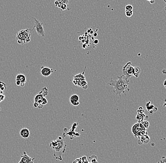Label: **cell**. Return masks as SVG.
<instances>
[{
  "label": "cell",
  "mask_w": 166,
  "mask_h": 163,
  "mask_svg": "<svg viewBox=\"0 0 166 163\" xmlns=\"http://www.w3.org/2000/svg\"><path fill=\"white\" fill-rule=\"evenodd\" d=\"M50 146L53 151V156L56 159L62 161V155L65 153L67 148L65 140L62 137H59L56 140L51 141Z\"/></svg>",
  "instance_id": "cell-1"
},
{
  "label": "cell",
  "mask_w": 166,
  "mask_h": 163,
  "mask_svg": "<svg viewBox=\"0 0 166 163\" xmlns=\"http://www.w3.org/2000/svg\"><path fill=\"white\" fill-rule=\"evenodd\" d=\"M123 75L120 76H117V80H113V79L111 78L109 83L110 86L114 87L113 92L115 94L119 95V97H121L122 94H125L126 90H127V91H129L128 89L129 81L127 79H123Z\"/></svg>",
  "instance_id": "cell-2"
},
{
  "label": "cell",
  "mask_w": 166,
  "mask_h": 163,
  "mask_svg": "<svg viewBox=\"0 0 166 163\" xmlns=\"http://www.w3.org/2000/svg\"><path fill=\"white\" fill-rule=\"evenodd\" d=\"M31 34L29 29L22 30L17 34L16 39L20 44H24L30 41Z\"/></svg>",
  "instance_id": "cell-3"
},
{
  "label": "cell",
  "mask_w": 166,
  "mask_h": 163,
  "mask_svg": "<svg viewBox=\"0 0 166 163\" xmlns=\"http://www.w3.org/2000/svg\"><path fill=\"white\" fill-rule=\"evenodd\" d=\"M132 132L134 137L138 139L143 135L147 134L146 129L143 126L141 123L134 124L132 128Z\"/></svg>",
  "instance_id": "cell-4"
},
{
  "label": "cell",
  "mask_w": 166,
  "mask_h": 163,
  "mask_svg": "<svg viewBox=\"0 0 166 163\" xmlns=\"http://www.w3.org/2000/svg\"><path fill=\"white\" fill-rule=\"evenodd\" d=\"M34 20V26L32 30L34 29L36 30V32L38 35L41 37H44L45 36V31L43 26V23L39 21V20H36L35 18H31L29 20Z\"/></svg>",
  "instance_id": "cell-5"
},
{
  "label": "cell",
  "mask_w": 166,
  "mask_h": 163,
  "mask_svg": "<svg viewBox=\"0 0 166 163\" xmlns=\"http://www.w3.org/2000/svg\"><path fill=\"white\" fill-rule=\"evenodd\" d=\"M122 71L124 76H126V79L127 80H129V79L133 76L134 69V67L132 64V62H127L126 65L124 66V67L122 69Z\"/></svg>",
  "instance_id": "cell-6"
},
{
  "label": "cell",
  "mask_w": 166,
  "mask_h": 163,
  "mask_svg": "<svg viewBox=\"0 0 166 163\" xmlns=\"http://www.w3.org/2000/svg\"><path fill=\"white\" fill-rule=\"evenodd\" d=\"M35 158H32L29 156L26 152L24 151L23 154L21 156V159L18 163H34Z\"/></svg>",
  "instance_id": "cell-7"
},
{
  "label": "cell",
  "mask_w": 166,
  "mask_h": 163,
  "mask_svg": "<svg viewBox=\"0 0 166 163\" xmlns=\"http://www.w3.org/2000/svg\"><path fill=\"white\" fill-rule=\"evenodd\" d=\"M48 94V90L46 87H43L42 91L39 92V93L36 95L34 99V102H38L44 98Z\"/></svg>",
  "instance_id": "cell-8"
},
{
  "label": "cell",
  "mask_w": 166,
  "mask_h": 163,
  "mask_svg": "<svg viewBox=\"0 0 166 163\" xmlns=\"http://www.w3.org/2000/svg\"><path fill=\"white\" fill-rule=\"evenodd\" d=\"M73 83L76 85H77L79 87H81L82 88H84L85 89H86L88 87L87 83L86 81V80L74 79V80L73 81Z\"/></svg>",
  "instance_id": "cell-9"
},
{
  "label": "cell",
  "mask_w": 166,
  "mask_h": 163,
  "mask_svg": "<svg viewBox=\"0 0 166 163\" xmlns=\"http://www.w3.org/2000/svg\"><path fill=\"white\" fill-rule=\"evenodd\" d=\"M53 72V70L52 69L44 66H42L41 68V74L43 76L48 77L51 75Z\"/></svg>",
  "instance_id": "cell-10"
},
{
  "label": "cell",
  "mask_w": 166,
  "mask_h": 163,
  "mask_svg": "<svg viewBox=\"0 0 166 163\" xmlns=\"http://www.w3.org/2000/svg\"><path fill=\"white\" fill-rule=\"evenodd\" d=\"M20 134L22 138L25 139H27L30 136V132L28 128H23L20 131Z\"/></svg>",
  "instance_id": "cell-11"
},
{
  "label": "cell",
  "mask_w": 166,
  "mask_h": 163,
  "mask_svg": "<svg viewBox=\"0 0 166 163\" xmlns=\"http://www.w3.org/2000/svg\"><path fill=\"white\" fill-rule=\"evenodd\" d=\"M79 97L78 95L77 94H74L72 95L70 98V102L71 103L73 106H78L80 103H79Z\"/></svg>",
  "instance_id": "cell-12"
},
{
  "label": "cell",
  "mask_w": 166,
  "mask_h": 163,
  "mask_svg": "<svg viewBox=\"0 0 166 163\" xmlns=\"http://www.w3.org/2000/svg\"><path fill=\"white\" fill-rule=\"evenodd\" d=\"M16 80H19L21 83V87L24 86L26 81V77L25 75H24L22 74H20L17 75Z\"/></svg>",
  "instance_id": "cell-13"
},
{
  "label": "cell",
  "mask_w": 166,
  "mask_h": 163,
  "mask_svg": "<svg viewBox=\"0 0 166 163\" xmlns=\"http://www.w3.org/2000/svg\"><path fill=\"white\" fill-rule=\"evenodd\" d=\"M149 141H150V138L149 137V136L147 134H144L140 137L139 139L138 142L140 141L141 142L140 145H141L142 144L147 143L149 142Z\"/></svg>",
  "instance_id": "cell-14"
},
{
  "label": "cell",
  "mask_w": 166,
  "mask_h": 163,
  "mask_svg": "<svg viewBox=\"0 0 166 163\" xmlns=\"http://www.w3.org/2000/svg\"><path fill=\"white\" fill-rule=\"evenodd\" d=\"M69 3V0H55L54 4L56 6L60 8V7L63 4H65L68 5Z\"/></svg>",
  "instance_id": "cell-15"
},
{
  "label": "cell",
  "mask_w": 166,
  "mask_h": 163,
  "mask_svg": "<svg viewBox=\"0 0 166 163\" xmlns=\"http://www.w3.org/2000/svg\"><path fill=\"white\" fill-rule=\"evenodd\" d=\"M86 69V67L85 68V69H84V71H83V73H80V74H78L77 75H75L73 76L74 79H82V80H85V69Z\"/></svg>",
  "instance_id": "cell-16"
},
{
  "label": "cell",
  "mask_w": 166,
  "mask_h": 163,
  "mask_svg": "<svg viewBox=\"0 0 166 163\" xmlns=\"http://www.w3.org/2000/svg\"><path fill=\"white\" fill-rule=\"evenodd\" d=\"M134 72L133 76H135L136 78H137L139 76L141 72V69L139 67L135 66L134 67Z\"/></svg>",
  "instance_id": "cell-17"
},
{
  "label": "cell",
  "mask_w": 166,
  "mask_h": 163,
  "mask_svg": "<svg viewBox=\"0 0 166 163\" xmlns=\"http://www.w3.org/2000/svg\"><path fill=\"white\" fill-rule=\"evenodd\" d=\"M37 102L38 103L39 105H41L43 106V105L47 104L48 103V101H47V100L44 97V98H43L42 100H41V101H38V102Z\"/></svg>",
  "instance_id": "cell-18"
},
{
  "label": "cell",
  "mask_w": 166,
  "mask_h": 163,
  "mask_svg": "<svg viewBox=\"0 0 166 163\" xmlns=\"http://www.w3.org/2000/svg\"><path fill=\"white\" fill-rule=\"evenodd\" d=\"M125 15L128 18H130L133 15V11H129L125 10Z\"/></svg>",
  "instance_id": "cell-19"
},
{
  "label": "cell",
  "mask_w": 166,
  "mask_h": 163,
  "mask_svg": "<svg viewBox=\"0 0 166 163\" xmlns=\"http://www.w3.org/2000/svg\"><path fill=\"white\" fill-rule=\"evenodd\" d=\"M60 8L61 9V11H63V10H65L67 9H68V5H67L65 4H63L60 7Z\"/></svg>",
  "instance_id": "cell-20"
},
{
  "label": "cell",
  "mask_w": 166,
  "mask_h": 163,
  "mask_svg": "<svg viewBox=\"0 0 166 163\" xmlns=\"http://www.w3.org/2000/svg\"><path fill=\"white\" fill-rule=\"evenodd\" d=\"M141 123L143 125V126L145 127L146 129L149 126V123L148 121H143L142 122H141Z\"/></svg>",
  "instance_id": "cell-21"
},
{
  "label": "cell",
  "mask_w": 166,
  "mask_h": 163,
  "mask_svg": "<svg viewBox=\"0 0 166 163\" xmlns=\"http://www.w3.org/2000/svg\"><path fill=\"white\" fill-rule=\"evenodd\" d=\"M125 10H129V11H133V7L131 5H126Z\"/></svg>",
  "instance_id": "cell-22"
},
{
  "label": "cell",
  "mask_w": 166,
  "mask_h": 163,
  "mask_svg": "<svg viewBox=\"0 0 166 163\" xmlns=\"http://www.w3.org/2000/svg\"><path fill=\"white\" fill-rule=\"evenodd\" d=\"M159 162L160 163H166V156L162 157Z\"/></svg>",
  "instance_id": "cell-23"
},
{
  "label": "cell",
  "mask_w": 166,
  "mask_h": 163,
  "mask_svg": "<svg viewBox=\"0 0 166 163\" xmlns=\"http://www.w3.org/2000/svg\"><path fill=\"white\" fill-rule=\"evenodd\" d=\"M15 83H16V85L17 86H21V83L20 81L17 80H16V81H15Z\"/></svg>",
  "instance_id": "cell-24"
},
{
  "label": "cell",
  "mask_w": 166,
  "mask_h": 163,
  "mask_svg": "<svg viewBox=\"0 0 166 163\" xmlns=\"http://www.w3.org/2000/svg\"><path fill=\"white\" fill-rule=\"evenodd\" d=\"M34 108H38V106H39V104H38V103H37V102H34Z\"/></svg>",
  "instance_id": "cell-25"
},
{
  "label": "cell",
  "mask_w": 166,
  "mask_h": 163,
  "mask_svg": "<svg viewBox=\"0 0 166 163\" xmlns=\"http://www.w3.org/2000/svg\"><path fill=\"white\" fill-rule=\"evenodd\" d=\"M147 1H149L150 3L152 4H154V3H155V0H147Z\"/></svg>",
  "instance_id": "cell-26"
},
{
  "label": "cell",
  "mask_w": 166,
  "mask_h": 163,
  "mask_svg": "<svg viewBox=\"0 0 166 163\" xmlns=\"http://www.w3.org/2000/svg\"><path fill=\"white\" fill-rule=\"evenodd\" d=\"M163 75H166V69H163L162 71Z\"/></svg>",
  "instance_id": "cell-27"
},
{
  "label": "cell",
  "mask_w": 166,
  "mask_h": 163,
  "mask_svg": "<svg viewBox=\"0 0 166 163\" xmlns=\"http://www.w3.org/2000/svg\"><path fill=\"white\" fill-rule=\"evenodd\" d=\"M164 85L165 87V88H166V80H165V81L164 82Z\"/></svg>",
  "instance_id": "cell-28"
},
{
  "label": "cell",
  "mask_w": 166,
  "mask_h": 163,
  "mask_svg": "<svg viewBox=\"0 0 166 163\" xmlns=\"http://www.w3.org/2000/svg\"><path fill=\"white\" fill-rule=\"evenodd\" d=\"M95 42V43H97L98 42V40H96L95 42Z\"/></svg>",
  "instance_id": "cell-29"
},
{
  "label": "cell",
  "mask_w": 166,
  "mask_h": 163,
  "mask_svg": "<svg viewBox=\"0 0 166 163\" xmlns=\"http://www.w3.org/2000/svg\"><path fill=\"white\" fill-rule=\"evenodd\" d=\"M97 36V33H95V35H94V36Z\"/></svg>",
  "instance_id": "cell-30"
},
{
  "label": "cell",
  "mask_w": 166,
  "mask_h": 163,
  "mask_svg": "<svg viewBox=\"0 0 166 163\" xmlns=\"http://www.w3.org/2000/svg\"><path fill=\"white\" fill-rule=\"evenodd\" d=\"M163 1H164V2L165 3H166V0H163Z\"/></svg>",
  "instance_id": "cell-31"
},
{
  "label": "cell",
  "mask_w": 166,
  "mask_h": 163,
  "mask_svg": "<svg viewBox=\"0 0 166 163\" xmlns=\"http://www.w3.org/2000/svg\"><path fill=\"white\" fill-rule=\"evenodd\" d=\"M164 10H166V6L165 7V8H164Z\"/></svg>",
  "instance_id": "cell-32"
},
{
  "label": "cell",
  "mask_w": 166,
  "mask_h": 163,
  "mask_svg": "<svg viewBox=\"0 0 166 163\" xmlns=\"http://www.w3.org/2000/svg\"><path fill=\"white\" fill-rule=\"evenodd\" d=\"M157 163H160V162H157Z\"/></svg>",
  "instance_id": "cell-33"
}]
</instances>
